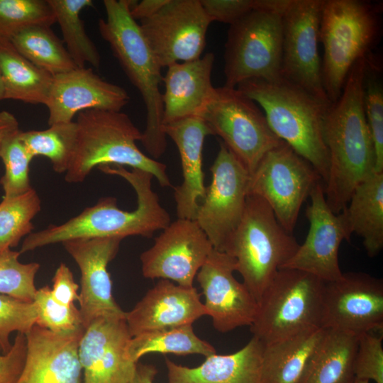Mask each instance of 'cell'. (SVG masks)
I'll return each mask as SVG.
<instances>
[{
  "mask_svg": "<svg viewBox=\"0 0 383 383\" xmlns=\"http://www.w3.org/2000/svg\"><path fill=\"white\" fill-rule=\"evenodd\" d=\"M200 294L194 286L186 287L160 279L128 312L126 322L131 337L140 333L192 325L207 315Z\"/></svg>",
  "mask_w": 383,
  "mask_h": 383,
  "instance_id": "603a6c76",
  "label": "cell"
},
{
  "mask_svg": "<svg viewBox=\"0 0 383 383\" xmlns=\"http://www.w3.org/2000/svg\"><path fill=\"white\" fill-rule=\"evenodd\" d=\"M59 24L62 41L77 67H84L89 63L95 68L101 65V55L86 33L80 12L93 6L91 0H48Z\"/></svg>",
  "mask_w": 383,
  "mask_h": 383,
  "instance_id": "d6a6232c",
  "label": "cell"
},
{
  "mask_svg": "<svg viewBox=\"0 0 383 383\" xmlns=\"http://www.w3.org/2000/svg\"><path fill=\"white\" fill-rule=\"evenodd\" d=\"M357 341L355 335L324 328L304 383H353Z\"/></svg>",
  "mask_w": 383,
  "mask_h": 383,
  "instance_id": "f546056e",
  "label": "cell"
},
{
  "mask_svg": "<svg viewBox=\"0 0 383 383\" xmlns=\"http://www.w3.org/2000/svg\"><path fill=\"white\" fill-rule=\"evenodd\" d=\"M162 131L175 143L181 160L183 181L174 187L177 216L178 218L195 221L206 190L202 170L204 143L211 133L200 117L164 125Z\"/></svg>",
  "mask_w": 383,
  "mask_h": 383,
  "instance_id": "d4e9b609",
  "label": "cell"
},
{
  "mask_svg": "<svg viewBox=\"0 0 383 383\" xmlns=\"http://www.w3.org/2000/svg\"><path fill=\"white\" fill-rule=\"evenodd\" d=\"M37 316L34 301L0 294V347L3 353L11 348V335L13 332L26 334L35 325Z\"/></svg>",
  "mask_w": 383,
  "mask_h": 383,
  "instance_id": "60d3db41",
  "label": "cell"
},
{
  "mask_svg": "<svg viewBox=\"0 0 383 383\" xmlns=\"http://www.w3.org/2000/svg\"><path fill=\"white\" fill-rule=\"evenodd\" d=\"M211 21L200 0H168L140 29L160 66L199 58Z\"/></svg>",
  "mask_w": 383,
  "mask_h": 383,
  "instance_id": "5bb4252c",
  "label": "cell"
},
{
  "mask_svg": "<svg viewBox=\"0 0 383 383\" xmlns=\"http://www.w3.org/2000/svg\"><path fill=\"white\" fill-rule=\"evenodd\" d=\"M0 73L4 99L45 104L53 76L28 61L11 42H0Z\"/></svg>",
  "mask_w": 383,
  "mask_h": 383,
  "instance_id": "f1b7e54d",
  "label": "cell"
},
{
  "mask_svg": "<svg viewBox=\"0 0 383 383\" xmlns=\"http://www.w3.org/2000/svg\"><path fill=\"white\" fill-rule=\"evenodd\" d=\"M383 4L365 0H324L319 40L323 49L321 76L331 103L340 96L360 60L373 52L382 28Z\"/></svg>",
  "mask_w": 383,
  "mask_h": 383,
  "instance_id": "5b68a950",
  "label": "cell"
},
{
  "mask_svg": "<svg viewBox=\"0 0 383 383\" xmlns=\"http://www.w3.org/2000/svg\"><path fill=\"white\" fill-rule=\"evenodd\" d=\"M382 335L366 333L358 335L354 360L355 379L383 383Z\"/></svg>",
  "mask_w": 383,
  "mask_h": 383,
  "instance_id": "b9f144b4",
  "label": "cell"
},
{
  "mask_svg": "<svg viewBox=\"0 0 383 383\" xmlns=\"http://www.w3.org/2000/svg\"><path fill=\"white\" fill-rule=\"evenodd\" d=\"M20 129L7 136L0 146V158L5 172L0 179L4 196H16L32 188L29 177L33 157L19 137Z\"/></svg>",
  "mask_w": 383,
  "mask_h": 383,
  "instance_id": "74e56055",
  "label": "cell"
},
{
  "mask_svg": "<svg viewBox=\"0 0 383 383\" xmlns=\"http://www.w3.org/2000/svg\"><path fill=\"white\" fill-rule=\"evenodd\" d=\"M287 0H257V7L230 25L224 51L225 87L281 77L282 11Z\"/></svg>",
  "mask_w": 383,
  "mask_h": 383,
  "instance_id": "ba28073f",
  "label": "cell"
},
{
  "mask_svg": "<svg viewBox=\"0 0 383 383\" xmlns=\"http://www.w3.org/2000/svg\"><path fill=\"white\" fill-rule=\"evenodd\" d=\"M120 237L75 239L62 244L80 273L79 313L84 329L99 318H126L115 301L108 265L118 253Z\"/></svg>",
  "mask_w": 383,
  "mask_h": 383,
  "instance_id": "ac0fdd59",
  "label": "cell"
},
{
  "mask_svg": "<svg viewBox=\"0 0 383 383\" xmlns=\"http://www.w3.org/2000/svg\"><path fill=\"white\" fill-rule=\"evenodd\" d=\"M77 138L65 181L82 182L101 165H121L150 172L162 187H172L166 165L145 155L137 146L142 132L122 111L89 109L77 114Z\"/></svg>",
  "mask_w": 383,
  "mask_h": 383,
  "instance_id": "8992f818",
  "label": "cell"
},
{
  "mask_svg": "<svg viewBox=\"0 0 383 383\" xmlns=\"http://www.w3.org/2000/svg\"><path fill=\"white\" fill-rule=\"evenodd\" d=\"M131 338L126 318L93 321L85 328L79 345L83 383H129L137 365L125 355Z\"/></svg>",
  "mask_w": 383,
  "mask_h": 383,
  "instance_id": "44dd1931",
  "label": "cell"
},
{
  "mask_svg": "<svg viewBox=\"0 0 383 383\" xmlns=\"http://www.w3.org/2000/svg\"><path fill=\"white\" fill-rule=\"evenodd\" d=\"M353 383H369V381L355 379Z\"/></svg>",
  "mask_w": 383,
  "mask_h": 383,
  "instance_id": "f907efd6",
  "label": "cell"
},
{
  "mask_svg": "<svg viewBox=\"0 0 383 383\" xmlns=\"http://www.w3.org/2000/svg\"><path fill=\"white\" fill-rule=\"evenodd\" d=\"M153 353L179 355L199 354L205 357L216 353L211 344L196 335L192 325L140 333L132 337L125 349L126 357L135 363L143 355Z\"/></svg>",
  "mask_w": 383,
  "mask_h": 383,
  "instance_id": "4dcf8cb0",
  "label": "cell"
},
{
  "mask_svg": "<svg viewBox=\"0 0 383 383\" xmlns=\"http://www.w3.org/2000/svg\"><path fill=\"white\" fill-rule=\"evenodd\" d=\"M84 332L57 333L34 325L25 334L26 360L16 383H83L79 345Z\"/></svg>",
  "mask_w": 383,
  "mask_h": 383,
  "instance_id": "7402d4cb",
  "label": "cell"
},
{
  "mask_svg": "<svg viewBox=\"0 0 383 383\" xmlns=\"http://www.w3.org/2000/svg\"><path fill=\"white\" fill-rule=\"evenodd\" d=\"M352 233L362 238L367 254L383 249V172H374L354 189L341 211Z\"/></svg>",
  "mask_w": 383,
  "mask_h": 383,
  "instance_id": "83f0119b",
  "label": "cell"
},
{
  "mask_svg": "<svg viewBox=\"0 0 383 383\" xmlns=\"http://www.w3.org/2000/svg\"><path fill=\"white\" fill-rule=\"evenodd\" d=\"M50 289L52 298L59 304L70 306L79 299V285L74 282L72 271L64 263L57 268Z\"/></svg>",
  "mask_w": 383,
  "mask_h": 383,
  "instance_id": "f6af8a7d",
  "label": "cell"
},
{
  "mask_svg": "<svg viewBox=\"0 0 383 383\" xmlns=\"http://www.w3.org/2000/svg\"><path fill=\"white\" fill-rule=\"evenodd\" d=\"M299 245L279 223L268 204L248 194L242 219L223 252L235 259L243 283L258 301Z\"/></svg>",
  "mask_w": 383,
  "mask_h": 383,
  "instance_id": "52a82bcc",
  "label": "cell"
},
{
  "mask_svg": "<svg viewBox=\"0 0 383 383\" xmlns=\"http://www.w3.org/2000/svg\"><path fill=\"white\" fill-rule=\"evenodd\" d=\"M133 2L104 0L106 17L99 20L98 28L101 38L109 45L127 77L143 98L146 121L140 141L152 157L158 158L167 147L166 135L162 131V68L148 45L139 24L131 15Z\"/></svg>",
  "mask_w": 383,
  "mask_h": 383,
  "instance_id": "3957f363",
  "label": "cell"
},
{
  "mask_svg": "<svg viewBox=\"0 0 383 383\" xmlns=\"http://www.w3.org/2000/svg\"><path fill=\"white\" fill-rule=\"evenodd\" d=\"M235 259L213 248L196 276L205 296L207 315L221 333L250 326L257 310L256 299L235 278Z\"/></svg>",
  "mask_w": 383,
  "mask_h": 383,
  "instance_id": "d6986e66",
  "label": "cell"
},
{
  "mask_svg": "<svg viewBox=\"0 0 383 383\" xmlns=\"http://www.w3.org/2000/svg\"><path fill=\"white\" fill-rule=\"evenodd\" d=\"M129 101L123 87L103 79L91 68L77 67L52 77L44 105L50 126L73 121L76 115L86 110L121 111Z\"/></svg>",
  "mask_w": 383,
  "mask_h": 383,
  "instance_id": "ffe728a7",
  "label": "cell"
},
{
  "mask_svg": "<svg viewBox=\"0 0 383 383\" xmlns=\"http://www.w3.org/2000/svg\"><path fill=\"white\" fill-rule=\"evenodd\" d=\"M214 61V54L208 52L198 59L167 67L162 78L163 126L201 117L216 91L211 83Z\"/></svg>",
  "mask_w": 383,
  "mask_h": 383,
  "instance_id": "cb8c5ba5",
  "label": "cell"
},
{
  "mask_svg": "<svg viewBox=\"0 0 383 383\" xmlns=\"http://www.w3.org/2000/svg\"><path fill=\"white\" fill-rule=\"evenodd\" d=\"M365 58L354 65L340 96L328 105L322 121L328 155L324 193L335 214L346 207L355 187L375 172L374 145L363 105Z\"/></svg>",
  "mask_w": 383,
  "mask_h": 383,
  "instance_id": "6da1fadb",
  "label": "cell"
},
{
  "mask_svg": "<svg viewBox=\"0 0 383 383\" xmlns=\"http://www.w3.org/2000/svg\"><path fill=\"white\" fill-rule=\"evenodd\" d=\"M324 287L306 272L279 269L257 301L253 337L267 344L321 328Z\"/></svg>",
  "mask_w": 383,
  "mask_h": 383,
  "instance_id": "9c48e42d",
  "label": "cell"
},
{
  "mask_svg": "<svg viewBox=\"0 0 383 383\" xmlns=\"http://www.w3.org/2000/svg\"><path fill=\"white\" fill-rule=\"evenodd\" d=\"M34 303L38 316L35 325L57 333H70L85 330L74 304L67 306L57 302L48 286L37 289Z\"/></svg>",
  "mask_w": 383,
  "mask_h": 383,
  "instance_id": "ab89813d",
  "label": "cell"
},
{
  "mask_svg": "<svg viewBox=\"0 0 383 383\" xmlns=\"http://www.w3.org/2000/svg\"><path fill=\"white\" fill-rule=\"evenodd\" d=\"M168 0H143L133 1L130 8L131 16L137 21L147 19L159 11Z\"/></svg>",
  "mask_w": 383,
  "mask_h": 383,
  "instance_id": "bcb514c9",
  "label": "cell"
},
{
  "mask_svg": "<svg viewBox=\"0 0 383 383\" xmlns=\"http://www.w3.org/2000/svg\"><path fill=\"white\" fill-rule=\"evenodd\" d=\"M157 372L153 365L138 362L133 377L129 383H154Z\"/></svg>",
  "mask_w": 383,
  "mask_h": 383,
  "instance_id": "7dc6e473",
  "label": "cell"
},
{
  "mask_svg": "<svg viewBox=\"0 0 383 383\" xmlns=\"http://www.w3.org/2000/svg\"><path fill=\"white\" fill-rule=\"evenodd\" d=\"M236 88L261 108L272 132L309 162L325 184L328 155L322 137V121L331 103L282 77L251 79Z\"/></svg>",
  "mask_w": 383,
  "mask_h": 383,
  "instance_id": "277c9868",
  "label": "cell"
},
{
  "mask_svg": "<svg viewBox=\"0 0 383 383\" xmlns=\"http://www.w3.org/2000/svg\"><path fill=\"white\" fill-rule=\"evenodd\" d=\"M10 42L21 55L52 76L77 67L62 40L49 26L40 25L24 29Z\"/></svg>",
  "mask_w": 383,
  "mask_h": 383,
  "instance_id": "1f68e13d",
  "label": "cell"
},
{
  "mask_svg": "<svg viewBox=\"0 0 383 383\" xmlns=\"http://www.w3.org/2000/svg\"><path fill=\"white\" fill-rule=\"evenodd\" d=\"M4 99V87L0 73V101Z\"/></svg>",
  "mask_w": 383,
  "mask_h": 383,
  "instance_id": "681fc988",
  "label": "cell"
},
{
  "mask_svg": "<svg viewBox=\"0 0 383 383\" xmlns=\"http://www.w3.org/2000/svg\"><path fill=\"white\" fill-rule=\"evenodd\" d=\"M19 137L33 157L43 156L50 160L57 173H66L77 144L76 121L58 123L43 131H19Z\"/></svg>",
  "mask_w": 383,
  "mask_h": 383,
  "instance_id": "836d02e7",
  "label": "cell"
},
{
  "mask_svg": "<svg viewBox=\"0 0 383 383\" xmlns=\"http://www.w3.org/2000/svg\"><path fill=\"white\" fill-rule=\"evenodd\" d=\"M26 339L24 333H17L11 349L3 353L0 347V383H16L24 366Z\"/></svg>",
  "mask_w": 383,
  "mask_h": 383,
  "instance_id": "ee69618b",
  "label": "cell"
},
{
  "mask_svg": "<svg viewBox=\"0 0 383 383\" xmlns=\"http://www.w3.org/2000/svg\"><path fill=\"white\" fill-rule=\"evenodd\" d=\"M200 118L250 175L267 152L284 142L270 129L260 106L237 88H216Z\"/></svg>",
  "mask_w": 383,
  "mask_h": 383,
  "instance_id": "30bf717a",
  "label": "cell"
},
{
  "mask_svg": "<svg viewBox=\"0 0 383 383\" xmlns=\"http://www.w3.org/2000/svg\"><path fill=\"white\" fill-rule=\"evenodd\" d=\"M56 23L48 0H0V42L28 28Z\"/></svg>",
  "mask_w": 383,
  "mask_h": 383,
  "instance_id": "8d00e7d4",
  "label": "cell"
},
{
  "mask_svg": "<svg viewBox=\"0 0 383 383\" xmlns=\"http://www.w3.org/2000/svg\"><path fill=\"white\" fill-rule=\"evenodd\" d=\"M97 168L104 173L118 175L131 185L137 196L136 209L124 211L118 208L116 198L102 197L95 205L86 208L65 223L50 225L29 234L23 240L21 254L75 239L135 235L151 238L157 231L163 230L170 223V214L152 190V174L137 168L128 170L121 165H101Z\"/></svg>",
  "mask_w": 383,
  "mask_h": 383,
  "instance_id": "7a4b0ae2",
  "label": "cell"
},
{
  "mask_svg": "<svg viewBox=\"0 0 383 383\" xmlns=\"http://www.w3.org/2000/svg\"><path fill=\"white\" fill-rule=\"evenodd\" d=\"M40 199L33 189L16 196H3L0 202V255L16 247L33 233L32 220L40 211Z\"/></svg>",
  "mask_w": 383,
  "mask_h": 383,
  "instance_id": "e575fe53",
  "label": "cell"
},
{
  "mask_svg": "<svg viewBox=\"0 0 383 383\" xmlns=\"http://www.w3.org/2000/svg\"><path fill=\"white\" fill-rule=\"evenodd\" d=\"M213 249L195 221L177 218L140 255L143 275L147 279H167L192 287Z\"/></svg>",
  "mask_w": 383,
  "mask_h": 383,
  "instance_id": "2e32d148",
  "label": "cell"
},
{
  "mask_svg": "<svg viewBox=\"0 0 383 383\" xmlns=\"http://www.w3.org/2000/svg\"><path fill=\"white\" fill-rule=\"evenodd\" d=\"M320 182L314 167L283 142L267 152L250 175L248 194L265 201L279 223L292 233L302 204Z\"/></svg>",
  "mask_w": 383,
  "mask_h": 383,
  "instance_id": "8fae6325",
  "label": "cell"
},
{
  "mask_svg": "<svg viewBox=\"0 0 383 383\" xmlns=\"http://www.w3.org/2000/svg\"><path fill=\"white\" fill-rule=\"evenodd\" d=\"M19 129L18 122L14 115L7 111H0V146L4 140Z\"/></svg>",
  "mask_w": 383,
  "mask_h": 383,
  "instance_id": "c3c4849f",
  "label": "cell"
},
{
  "mask_svg": "<svg viewBox=\"0 0 383 383\" xmlns=\"http://www.w3.org/2000/svg\"><path fill=\"white\" fill-rule=\"evenodd\" d=\"M264 344L253 337L240 350L213 354L199 366L189 367L166 358L167 383H262Z\"/></svg>",
  "mask_w": 383,
  "mask_h": 383,
  "instance_id": "484cf974",
  "label": "cell"
},
{
  "mask_svg": "<svg viewBox=\"0 0 383 383\" xmlns=\"http://www.w3.org/2000/svg\"><path fill=\"white\" fill-rule=\"evenodd\" d=\"M309 197L308 234L282 268L306 272L326 282L335 281L343 275L338 262L340 244L350 241L353 233L343 213H334L327 204L323 182L315 186Z\"/></svg>",
  "mask_w": 383,
  "mask_h": 383,
  "instance_id": "e0dca14e",
  "label": "cell"
},
{
  "mask_svg": "<svg viewBox=\"0 0 383 383\" xmlns=\"http://www.w3.org/2000/svg\"><path fill=\"white\" fill-rule=\"evenodd\" d=\"M323 1L287 0L282 16L281 77L318 99L330 102L323 86L319 54Z\"/></svg>",
  "mask_w": 383,
  "mask_h": 383,
  "instance_id": "7c38bea8",
  "label": "cell"
},
{
  "mask_svg": "<svg viewBox=\"0 0 383 383\" xmlns=\"http://www.w3.org/2000/svg\"><path fill=\"white\" fill-rule=\"evenodd\" d=\"M323 333L313 328L264 344L262 383H304Z\"/></svg>",
  "mask_w": 383,
  "mask_h": 383,
  "instance_id": "4316f807",
  "label": "cell"
},
{
  "mask_svg": "<svg viewBox=\"0 0 383 383\" xmlns=\"http://www.w3.org/2000/svg\"><path fill=\"white\" fill-rule=\"evenodd\" d=\"M322 328L357 336L383 329V281L364 272L343 273L325 282Z\"/></svg>",
  "mask_w": 383,
  "mask_h": 383,
  "instance_id": "9a60e30c",
  "label": "cell"
},
{
  "mask_svg": "<svg viewBox=\"0 0 383 383\" xmlns=\"http://www.w3.org/2000/svg\"><path fill=\"white\" fill-rule=\"evenodd\" d=\"M20 255L11 249L0 255V294L32 302L37 291L35 277L40 265L22 263L18 260Z\"/></svg>",
  "mask_w": 383,
  "mask_h": 383,
  "instance_id": "f35d334b",
  "label": "cell"
},
{
  "mask_svg": "<svg viewBox=\"0 0 383 383\" xmlns=\"http://www.w3.org/2000/svg\"><path fill=\"white\" fill-rule=\"evenodd\" d=\"M211 22L231 25L255 9L257 0H200Z\"/></svg>",
  "mask_w": 383,
  "mask_h": 383,
  "instance_id": "7bdbcfd3",
  "label": "cell"
},
{
  "mask_svg": "<svg viewBox=\"0 0 383 383\" xmlns=\"http://www.w3.org/2000/svg\"><path fill=\"white\" fill-rule=\"evenodd\" d=\"M363 105L374 150V171L383 172V81L382 63L372 52L365 58Z\"/></svg>",
  "mask_w": 383,
  "mask_h": 383,
  "instance_id": "d590c367",
  "label": "cell"
},
{
  "mask_svg": "<svg viewBox=\"0 0 383 383\" xmlns=\"http://www.w3.org/2000/svg\"><path fill=\"white\" fill-rule=\"evenodd\" d=\"M210 170L211 182L195 221L213 248L224 252L244 213L250 174L222 141Z\"/></svg>",
  "mask_w": 383,
  "mask_h": 383,
  "instance_id": "4fadbf2b",
  "label": "cell"
}]
</instances>
